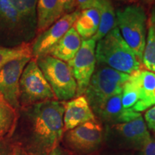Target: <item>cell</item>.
I'll return each instance as SVG.
<instances>
[{
  "label": "cell",
  "instance_id": "30",
  "mask_svg": "<svg viewBox=\"0 0 155 155\" xmlns=\"http://www.w3.org/2000/svg\"><path fill=\"white\" fill-rule=\"evenodd\" d=\"M12 155H29L24 149L21 148L20 147L16 146L12 149Z\"/></svg>",
  "mask_w": 155,
  "mask_h": 155
},
{
  "label": "cell",
  "instance_id": "23",
  "mask_svg": "<svg viewBox=\"0 0 155 155\" xmlns=\"http://www.w3.org/2000/svg\"><path fill=\"white\" fill-rule=\"evenodd\" d=\"M139 100V88L136 73L130 75L121 92L122 105L124 108H132Z\"/></svg>",
  "mask_w": 155,
  "mask_h": 155
},
{
  "label": "cell",
  "instance_id": "25",
  "mask_svg": "<svg viewBox=\"0 0 155 155\" xmlns=\"http://www.w3.org/2000/svg\"><path fill=\"white\" fill-rule=\"evenodd\" d=\"M59 1L63 15L69 14L75 10L76 8L75 0H59Z\"/></svg>",
  "mask_w": 155,
  "mask_h": 155
},
{
  "label": "cell",
  "instance_id": "5",
  "mask_svg": "<svg viewBox=\"0 0 155 155\" xmlns=\"http://www.w3.org/2000/svg\"><path fill=\"white\" fill-rule=\"evenodd\" d=\"M19 105L22 108L45 101L57 100L35 59L27 64L19 83Z\"/></svg>",
  "mask_w": 155,
  "mask_h": 155
},
{
  "label": "cell",
  "instance_id": "9",
  "mask_svg": "<svg viewBox=\"0 0 155 155\" xmlns=\"http://www.w3.org/2000/svg\"><path fill=\"white\" fill-rule=\"evenodd\" d=\"M32 58L25 57L14 60L0 70V94L16 110L20 108L19 79L25 66Z\"/></svg>",
  "mask_w": 155,
  "mask_h": 155
},
{
  "label": "cell",
  "instance_id": "11",
  "mask_svg": "<svg viewBox=\"0 0 155 155\" xmlns=\"http://www.w3.org/2000/svg\"><path fill=\"white\" fill-rule=\"evenodd\" d=\"M91 108L101 119L114 124L130 121L141 115L139 112L135 111L133 108L123 107L121 94L108 97Z\"/></svg>",
  "mask_w": 155,
  "mask_h": 155
},
{
  "label": "cell",
  "instance_id": "32",
  "mask_svg": "<svg viewBox=\"0 0 155 155\" xmlns=\"http://www.w3.org/2000/svg\"><path fill=\"white\" fill-rule=\"evenodd\" d=\"M141 2H142L144 5H146L147 6H151L155 2V0H141Z\"/></svg>",
  "mask_w": 155,
  "mask_h": 155
},
{
  "label": "cell",
  "instance_id": "34",
  "mask_svg": "<svg viewBox=\"0 0 155 155\" xmlns=\"http://www.w3.org/2000/svg\"><path fill=\"white\" fill-rule=\"evenodd\" d=\"M152 72H154V73H155V66H154V69H153Z\"/></svg>",
  "mask_w": 155,
  "mask_h": 155
},
{
  "label": "cell",
  "instance_id": "3",
  "mask_svg": "<svg viewBox=\"0 0 155 155\" xmlns=\"http://www.w3.org/2000/svg\"><path fill=\"white\" fill-rule=\"evenodd\" d=\"M116 25L122 38L142 61L147 41V17L144 8L132 5L116 12Z\"/></svg>",
  "mask_w": 155,
  "mask_h": 155
},
{
  "label": "cell",
  "instance_id": "21",
  "mask_svg": "<svg viewBox=\"0 0 155 155\" xmlns=\"http://www.w3.org/2000/svg\"><path fill=\"white\" fill-rule=\"evenodd\" d=\"M32 44L23 42L15 47L0 46V70L6 64L16 59L30 57L32 58Z\"/></svg>",
  "mask_w": 155,
  "mask_h": 155
},
{
  "label": "cell",
  "instance_id": "31",
  "mask_svg": "<svg viewBox=\"0 0 155 155\" xmlns=\"http://www.w3.org/2000/svg\"><path fill=\"white\" fill-rule=\"evenodd\" d=\"M48 155H66V154H65V152L62 150L61 147H57Z\"/></svg>",
  "mask_w": 155,
  "mask_h": 155
},
{
  "label": "cell",
  "instance_id": "8",
  "mask_svg": "<svg viewBox=\"0 0 155 155\" xmlns=\"http://www.w3.org/2000/svg\"><path fill=\"white\" fill-rule=\"evenodd\" d=\"M80 14L81 10L75 9L73 12L64 15L47 30L39 34L32 44V58L37 59L48 55L50 50L73 26Z\"/></svg>",
  "mask_w": 155,
  "mask_h": 155
},
{
  "label": "cell",
  "instance_id": "12",
  "mask_svg": "<svg viewBox=\"0 0 155 155\" xmlns=\"http://www.w3.org/2000/svg\"><path fill=\"white\" fill-rule=\"evenodd\" d=\"M95 115L84 96L65 103L63 115L64 131H68L89 121H94Z\"/></svg>",
  "mask_w": 155,
  "mask_h": 155
},
{
  "label": "cell",
  "instance_id": "24",
  "mask_svg": "<svg viewBox=\"0 0 155 155\" xmlns=\"http://www.w3.org/2000/svg\"><path fill=\"white\" fill-rule=\"evenodd\" d=\"M20 14L27 24L37 26V2L38 0H9Z\"/></svg>",
  "mask_w": 155,
  "mask_h": 155
},
{
  "label": "cell",
  "instance_id": "10",
  "mask_svg": "<svg viewBox=\"0 0 155 155\" xmlns=\"http://www.w3.org/2000/svg\"><path fill=\"white\" fill-rule=\"evenodd\" d=\"M102 138V127L96 120L78 126L65 134V140L69 146L81 152L96 150L101 143Z\"/></svg>",
  "mask_w": 155,
  "mask_h": 155
},
{
  "label": "cell",
  "instance_id": "2",
  "mask_svg": "<svg viewBox=\"0 0 155 155\" xmlns=\"http://www.w3.org/2000/svg\"><path fill=\"white\" fill-rule=\"evenodd\" d=\"M96 58L98 63L128 75L141 68V61L122 38L117 27L98 40Z\"/></svg>",
  "mask_w": 155,
  "mask_h": 155
},
{
  "label": "cell",
  "instance_id": "17",
  "mask_svg": "<svg viewBox=\"0 0 155 155\" xmlns=\"http://www.w3.org/2000/svg\"><path fill=\"white\" fill-rule=\"evenodd\" d=\"M59 0H38L37 32L42 33L63 16Z\"/></svg>",
  "mask_w": 155,
  "mask_h": 155
},
{
  "label": "cell",
  "instance_id": "13",
  "mask_svg": "<svg viewBox=\"0 0 155 155\" xmlns=\"http://www.w3.org/2000/svg\"><path fill=\"white\" fill-rule=\"evenodd\" d=\"M25 27L28 25L10 2L0 0V31L12 38L19 37L23 34Z\"/></svg>",
  "mask_w": 155,
  "mask_h": 155
},
{
  "label": "cell",
  "instance_id": "16",
  "mask_svg": "<svg viewBox=\"0 0 155 155\" xmlns=\"http://www.w3.org/2000/svg\"><path fill=\"white\" fill-rule=\"evenodd\" d=\"M81 44L82 39L73 26L50 50L48 55L67 63L75 57Z\"/></svg>",
  "mask_w": 155,
  "mask_h": 155
},
{
  "label": "cell",
  "instance_id": "27",
  "mask_svg": "<svg viewBox=\"0 0 155 155\" xmlns=\"http://www.w3.org/2000/svg\"><path fill=\"white\" fill-rule=\"evenodd\" d=\"M144 118L148 127L155 131V105L147 110L145 113Z\"/></svg>",
  "mask_w": 155,
  "mask_h": 155
},
{
  "label": "cell",
  "instance_id": "4",
  "mask_svg": "<svg viewBox=\"0 0 155 155\" xmlns=\"http://www.w3.org/2000/svg\"><path fill=\"white\" fill-rule=\"evenodd\" d=\"M35 60L56 99L63 101L76 96V82L66 62L50 55L40 56Z\"/></svg>",
  "mask_w": 155,
  "mask_h": 155
},
{
  "label": "cell",
  "instance_id": "7",
  "mask_svg": "<svg viewBox=\"0 0 155 155\" xmlns=\"http://www.w3.org/2000/svg\"><path fill=\"white\" fill-rule=\"evenodd\" d=\"M96 43L93 39L83 40L81 48L67 62L77 84V96H83L96 69Z\"/></svg>",
  "mask_w": 155,
  "mask_h": 155
},
{
  "label": "cell",
  "instance_id": "15",
  "mask_svg": "<svg viewBox=\"0 0 155 155\" xmlns=\"http://www.w3.org/2000/svg\"><path fill=\"white\" fill-rule=\"evenodd\" d=\"M139 88V100L132 108L141 112L155 105V73L148 70L136 71Z\"/></svg>",
  "mask_w": 155,
  "mask_h": 155
},
{
  "label": "cell",
  "instance_id": "18",
  "mask_svg": "<svg viewBox=\"0 0 155 155\" xmlns=\"http://www.w3.org/2000/svg\"><path fill=\"white\" fill-rule=\"evenodd\" d=\"M100 24V12L97 8L81 11L73 28L83 40L91 39L96 34Z\"/></svg>",
  "mask_w": 155,
  "mask_h": 155
},
{
  "label": "cell",
  "instance_id": "1",
  "mask_svg": "<svg viewBox=\"0 0 155 155\" xmlns=\"http://www.w3.org/2000/svg\"><path fill=\"white\" fill-rule=\"evenodd\" d=\"M23 108L25 151L29 155H48L63 137L65 103L45 101Z\"/></svg>",
  "mask_w": 155,
  "mask_h": 155
},
{
  "label": "cell",
  "instance_id": "14",
  "mask_svg": "<svg viewBox=\"0 0 155 155\" xmlns=\"http://www.w3.org/2000/svg\"><path fill=\"white\" fill-rule=\"evenodd\" d=\"M114 127L122 137L139 149L152 138L141 115L130 121L114 124Z\"/></svg>",
  "mask_w": 155,
  "mask_h": 155
},
{
  "label": "cell",
  "instance_id": "6",
  "mask_svg": "<svg viewBox=\"0 0 155 155\" xmlns=\"http://www.w3.org/2000/svg\"><path fill=\"white\" fill-rule=\"evenodd\" d=\"M130 75L121 73L101 63H97L85 97L91 108L108 97L121 94L124 85Z\"/></svg>",
  "mask_w": 155,
  "mask_h": 155
},
{
  "label": "cell",
  "instance_id": "28",
  "mask_svg": "<svg viewBox=\"0 0 155 155\" xmlns=\"http://www.w3.org/2000/svg\"><path fill=\"white\" fill-rule=\"evenodd\" d=\"M139 155H155V138L152 137L150 140L142 147Z\"/></svg>",
  "mask_w": 155,
  "mask_h": 155
},
{
  "label": "cell",
  "instance_id": "33",
  "mask_svg": "<svg viewBox=\"0 0 155 155\" xmlns=\"http://www.w3.org/2000/svg\"><path fill=\"white\" fill-rule=\"evenodd\" d=\"M117 1L122 2L125 3H129V4H135L139 2V0H117Z\"/></svg>",
  "mask_w": 155,
  "mask_h": 155
},
{
  "label": "cell",
  "instance_id": "20",
  "mask_svg": "<svg viewBox=\"0 0 155 155\" xmlns=\"http://www.w3.org/2000/svg\"><path fill=\"white\" fill-rule=\"evenodd\" d=\"M17 110L0 94V138L14 131L17 126Z\"/></svg>",
  "mask_w": 155,
  "mask_h": 155
},
{
  "label": "cell",
  "instance_id": "29",
  "mask_svg": "<svg viewBox=\"0 0 155 155\" xmlns=\"http://www.w3.org/2000/svg\"><path fill=\"white\" fill-rule=\"evenodd\" d=\"M12 150L9 149V146L2 138H0V155H12Z\"/></svg>",
  "mask_w": 155,
  "mask_h": 155
},
{
  "label": "cell",
  "instance_id": "26",
  "mask_svg": "<svg viewBox=\"0 0 155 155\" xmlns=\"http://www.w3.org/2000/svg\"><path fill=\"white\" fill-rule=\"evenodd\" d=\"M98 0H75L78 9L82 11L91 8H96Z\"/></svg>",
  "mask_w": 155,
  "mask_h": 155
},
{
  "label": "cell",
  "instance_id": "19",
  "mask_svg": "<svg viewBox=\"0 0 155 155\" xmlns=\"http://www.w3.org/2000/svg\"><path fill=\"white\" fill-rule=\"evenodd\" d=\"M96 8L100 12V24L96 34L91 39L98 41L117 27L116 14L111 0H98Z\"/></svg>",
  "mask_w": 155,
  "mask_h": 155
},
{
  "label": "cell",
  "instance_id": "22",
  "mask_svg": "<svg viewBox=\"0 0 155 155\" xmlns=\"http://www.w3.org/2000/svg\"><path fill=\"white\" fill-rule=\"evenodd\" d=\"M142 62L148 71H153L155 66V7L153 9L149 22L148 35Z\"/></svg>",
  "mask_w": 155,
  "mask_h": 155
}]
</instances>
